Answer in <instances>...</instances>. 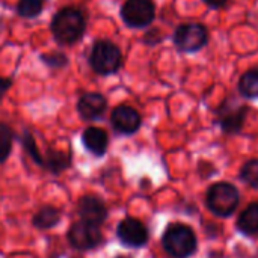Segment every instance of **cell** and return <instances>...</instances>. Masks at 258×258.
Segmentation results:
<instances>
[{
	"label": "cell",
	"instance_id": "obj_11",
	"mask_svg": "<svg viewBox=\"0 0 258 258\" xmlns=\"http://www.w3.org/2000/svg\"><path fill=\"white\" fill-rule=\"evenodd\" d=\"M107 109V100L98 92H85L77 101V112L85 121H95L104 115Z\"/></svg>",
	"mask_w": 258,
	"mask_h": 258
},
{
	"label": "cell",
	"instance_id": "obj_14",
	"mask_svg": "<svg viewBox=\"0 0 258 258\" xmlns=\"http://www.w3.org/2000/svg\"><path fill=\"white\" fill-rule=\"evenodd\" d=\"M71 165V154L56 150H48L45 157H42V168L50 171L51 174L57 175L68 169Z\"/></svg>",
	"mask_w": 258,
	"mask_h": 258
},
{
	"label": "cell",
	"instance_id": "obj_2",
	"mask_svg": "<svg viewBox=\"0 0 258 258\" xmlns=\"http://www.w3.org/2000/svg\"><path fill=\"white\" fill-rule=\"evenodd\" d=\"M165 251L175 258L190 257L197 251V237L187 225L172 224L166 228L162 239Z\"/></svg>",
	"mask_w": 258,
	"mask_h": 258
},
{
	"label": "cell",
	"instance_id": "obj_8",
	"mask_svg": "<svg viewBox=\"0 0 258 258\" xmlns=\"http://www.w3.org/2000/svg\"><path fill=\"white\" fill-rule=\"evenodd\" d=\"M118 239L128 248H141L148 242L147 227L135 218H125L116 228Z\"/></svg>",
	"mask_w": 258,
	"mask_h": 258
},
{
	"label": "cell",
	"instance_id": "obj_15",
	"mask_svg": "<svg viewBox=\"0 0 258 258\" xmlns=\"http://www.w3.org/2000/svg\"><path fill=\"white\" fill-rule=\"evenodd\" d=\"M60 218H62V213L59 209L53 206H44L39 210H36L32 222H33V227L38 230H50L60 222Z\"/></svg>",
	"mask_w": 258,
	"mask_h": 258
},
{
	"label": "cell",
	"instance_id": "obj_22",
	"mask_svg": "<svg viewBox=\"0 0 258 258\" xmlns=\"http://www.w3.org/2000/svg\"><path fill=\"white\" fill-rule=\"evenodd\" d=\"M240 177L251 187H258V160H249L248 163H245Z\"/></svg>",
	"mask_w": 258,
	"mask_h": 258
},
{
	"label": "cell",
	"instance_id": "obj_12",
	"mask_svg": "<svg viewBox=\"0 0 258 258\" xmlns=\"http://www.w3.org/2000/svg\"><path fill=\"white\" fill-rule=\"evenodd\" d=\"M82 142L91 154L100 157V156H104L107 151L109 136L106 130L100 127H88L82 135Z\"/></svg>",
	"mask_w": 258,
	"mask_h": 258
},
{
	"label": "cell",
	"instance_id": "obj_3",
	"mask_svg": "<svg viewBox=\"0 0 258 258\" xmlns=\"http://www.w3.org/2000/svg\"><path fill=\"white\" fill-rule=\"evenodd\" d=\"M91 68L100 76L115 74L122 63V54L116 44L107 39H100L92 45L89 54Z\"/></svg>",
	"mask_w": 258,
	"mask_h": 258
},
{
	"label": "cell",
	"instance_id": "obj_4",
	"mask_svg": "<svg viewBox=\"0 0 258 258\" xmlns=\"http://www.w3.org/2000/svg\"><path fill=\"white\" fill-rule=\"evenodd\" d=\"M239 204V192L230 183H216L207 192V206L218 216H230Z\"/></svg>",
	"mask_w": 258,
	"mask_h": 258
},
{
	"label": "cell",
	"instance_id": "obj_23",
	"mask_svg": "<svg viewBox=\"0 0 258 258\" xmlns=\"http://www.w3.org/2000/svg\"><path fill=\"white\" fill-rule=\"evenodd\" d=\"M12 86V80L9 79H0V98L3 97V94Z\"/></svg>",
	"mask_w": 258,
	"mask_h": 258
},
{
	"label": "cell",
	"instance_id": "obj_9",
	"mask_svg": "<svg viewBox=\"0 0 258 258\" xmlns=\"http://www.w3.org/2000/svg\"><path fill=\"white\" fill-rule=\"evenodd\" d=\"M77 213L80 221L100 227L107 218V207L98 197L85 195L77 203Z\"/></svg>",
	"mask_w": 258,
	"mask_h": 258
},
{
	"label": "cell",
	"instance_id": "obj_21",
	"mask_svg": "<svg viewBox=\"0 0 258 258\" xmlns=\"http://www.w3.org/2000/svg\"><path fill=\"white\" fill-rule=\"evenodd\" d=\"M21 144H23V148L26 150V153L33 159V162L39 166H42V156L36 147V142L33 139V136L30 135V132L24 130L23 135H21Z\"/></svg>",
	"mask_w": 258,
	"mask_h": 258
},
{
	"label": "cell",
	"instance_id": "obj_7",
	"mask_svg": "<svg viewBox=\"0 0 258 258\" xmlns=\"http://www.w3.org/2000/svg\"><path fill=\"white\" fill-rule=\"evenodd\" d=\"M68 242L74 249L91 251L103 243V234L100 227L86 224L83 221L74 222L68 230Z\"/></svg>",
	"mask_w": 258,
	"mask_h": 258
},
{
	"label": "cell",
	"instance_id": "obj_13",
	"mask_svg": "<svg viewBox=\"0 0 258 258\" xmlns=\"http://www.w3.org/2000/svg\"><path fill=\"white\" fill-rule=\"evenodd\" d=\"M245 112H246L245 106H233L230 109H222V112L219 113L222 128L227 133H234L240 130L245 119Z\"/></svg>",
	"mask_w": 258,
	"mask_h": 258
},
{
	"label": "cell",
	"instance_id": "obj_6",
	"mask_svg": "<svg viewBox=\"0 0 258 258\" xmlns=\"http://www.w3.org/2000/svg\"><path fill=\"white\" fill-rule=\"evenodd\" d=\"M209 39L207 29L200 23H187L177 27L174 33V44L180 51L192 53L201 50Z\"/></svg>",
	"mask_w": 258,
	"mask_h": 258
},
{
	"label": "cell",
	"instance_id": "obj_25",
	"mask_svg": "<svg viewBox=\"0 0 258 258\" xmlns=\"http://www.w3.org/2000/svg\"><path fill=\"white\" fill-rule=\"evenodd\" d=\"M118 258H127V257H118Z\"/></svg>",
	"mask_w": 258,
	"mask_h": 258
},
{
	"label": "cell",
	"instance_id": "obj_17",
	"mask_svg": "<svg viewBox=\"0 0 258 258\" xmlns=\"http://www.w3.org/2000/svg\"><path fill=\"white\" fill-rule=\"evenodd\" d=\"M239 91L248 98H258V68L245 73L239 82Z\"/></svg>",
	"mask_w": 258,
	"mask_h": 258
},
{
	"label": "cell",
	"instance_id": "obj_20",
	"mask_svg": "<svg viewBox=\"0 0 258 258\" xmlns=\"http://www.w3.org/2000/svg\"><path fill=\"white\" fill-rule=\"evenodd\" d=\"M41 62L51 70H62L68 65V56L60 51H50L39 56Z\"/></svg>",
	"mask_w": 258,
	"mask_h": 258
},
{
	"label": "cell",
	"instance_id": "obj_1",
	"mask_svg": "<svg viewBox=\"0 0 258 258\" xmlns=\"http://www.w3.org/2000/svg\"><path fill=\"white\" fill-rule=\"evenodd\" d=\"M51 35L60 45H73L82 39L86 30V17L76 6L59 9L51 18Z\"/></svg>",
	"mask_w": 258,
	"mask_h": 258
},
{
	"label": "cell",
	"instance_id": "obj_18",
	"mask_svg": "<svg viewBox=\"0 0 258 258\" xmlns=\"http://www.w3.org/2000/svg\"><path fill=\"white\" fill-rule=\"evenodd\" d=\"M14 132L9 125L0 122V163H5L11 154Z\"/></svg>",
	"mask_w": 258,
	"mask_h": 258
},
{
	"label": "cell",
	"instance_id": "obj_5",
	"mask_svg": "<svg viewBox=\"0 0 258 258\" xmlns=\"http://www.w3.org/2000/svg\"><path fill=\"white\" fill-rule=\"evenodd\" d=\"M156 17L153 0H125L121 8V18L128 27H147Z\"/></svg>",
	"mask_w": 258,
	"mask_h": 258
},
{
	"label": "cell",
	"instance_id": "obj_19",
	"mask_svg": "<svg viewBox=\"0 0 258 258\" xmlns=\"http://www.w3.org/2000/svg\"><path fill=\"white\" fill-rule=\"evenodd\" d=\"M44 0H18L17 12L23 18H35L42 11Z\"/></svg>",
	"mask_w": 258,
	"mask_h": 258
},
{
	"label": "cell",
	"instance_id": "obj_16",
	"mask_svg": "<svg viewBox=\"0 0 258 258\" xmlns=\"http://www.w3.org/2000/svg\"><path fill=\"white\" fill-rule=\"evenodd\" d=\"M239 230L246 234V236H252L258 233V203L249 204L242 215L239 216V222H237Z\"/></svg>",
	"mask_w": 258,
	"mask_h": 258
},
{
	"label": "cell",
	"instance_id": "obj_24",
	"mask_svg": "<svg viewBox=\"0 0 258 258\" xmlns=\"http://www.w3.org/2000/svg\"><path fill=\"white\" fill-rule=\"evenodd\" d=\"M210 8H215V9H218V8H222V6H225L227 5V2L228 0H204Z\"/></svg>",
	"mask_w": 258,
	"mask_h": 258
},
{
	"label": "cell",
	"instance_id": "obj_10",
	"mask_svg": "<svg viewBox=\"0 0 258 258\" xmlns=\"http://www.w3.org/2000/svg\"><path fill=\"white\" fill-rule=\"evenodd\" d=\"M110 122L112 127L121 133V135H133L139 130L141 127V115L138 113L136 109L127 104L116 106L112 113H110Z\"/></svg>",
	"mask_w": 258,
	"mask_h": 258
}]
</instances>
